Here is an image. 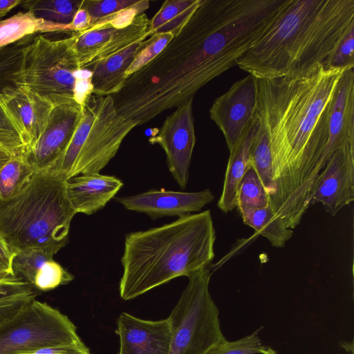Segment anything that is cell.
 <instances>
[{
	"instance_id": "2",
	"label": "cell",
	"mask_w": 354,
	"mask_h": 354,
	"mask_svg": "<svg viewBox=\"0 0 354 354\" xmlns=\"http://www.w3.org/2000/svg\"><path fill=\"white\" fill-rule=\"evenodd\" d=\"M354 28V0H287L237 66L257 79L327 68Z\"/></svg>"
},
{
	"instance_id": "7",
	"label": "cell",
	"mask_w": 354,
	"mask_h": 354,
	"mask_svg": "<svg viewBox=\"0 0 354 354\" xmlns=\"http://www.w3.org/2000/svg\"><path fill=\"white\" fill-rule=\"evenodd\" d=\"M211 275L206 267L188 277V283L168 317L172 329L169 354H206L225 339L218 309L209 291Z\"/></svg>"
},
{
	"instance_id": "27",
	"label": "cell",
	"mask_w": 354,
	"mask_h": 354,
	"mask_svg": "<svg viewBox=\"0 0 354 354\" xmlns=\"http://www.w3.org/2000/svg\"><path fill=\"white\" fill-rule=\"evenodd\" d=\"M82 3L79 0H25L21 1L19 5L37 18L71 25Z\"/></svg>"
},
{
	"instance_id": "30",
	"label": "cell",
	"mask_w": 354,
	"mask_h": 354,
	"mask_svg": "<svg viewBox=\"0 0 354 354\" xmlns=\"http://www.w3.org/2000/svg\"><path fill=\"white\" fill-rule=\"evenodd\" d=\"M174 37L172 32H154L142 41L131 64L126 71L127 80L158 55Z\"/></svg>"
},
{
	"instance_id": "12",
	"label": "cell",
	"mask_w": 354,
	"mask_h": 354,
	"mask_svg": "<svg viewBox=\"0 0 354 354\" xmlns=\"http://www.w3.org/2000/svg\"><path fill=\"white\" fill-rule=\"evenodd\" d=\"M81 115L77 104L54 106L41 136L21 154L25 161L36 171L51 169L66 151Z\"/></svg>"
},
{
	"instance_id": "35",
	"label": "cell",
	"mask_w": 354,
	"mask_h": 354,
	"mask_svg": "<svg viewBox=\"0 0 354 354\" xmlns=\"http://www.w3.org/2000/svg\"><path fill=\"white\" fill-rule=\"evenodd\" d=\"M14 354H91L84 343L80 344H61L48 346Z\"/></svg>"
},
{
	"instance_id": "31",
	"label": "cell",
	"mask_w": 354,
	"mask_h": 354,
	"mask_svg": "<svg viewBox=\"0 0 354 354\" xmlns=\"http://www.w3.org/2000/svg\"><path fill=\"white\" fill-rule=\"evenodd\" d=\"M258 330L240 339H226L212 348L206 354H257L266 348L258 335Z\"/></svg>"
},
{
	"instance_id": "8",
	"label": "cell",
	"mask_w": 354,
	"mask_h": 354,
	"mask_svg": "<svg viewBox=\"0 0 354 354\" xmlns=\"http://www.w3.org/2000/svg\"><path fill=\"white\" fill-rule=\"evenodd\" d=\"M82 343L75 326L66 315L37 299L0 330V354Z\"/></svg>"
},
{
	"instance_id": "39",
	"label": "cell",
	"mask_w": 354,
	"mask_h": 354,
	"mask_svg": "<svg viewBox=\"0 0 354 354\" xmlns=\"http://www.w3.org/2000/svg\"><path fill=\"white\" fill-rule=\"evenodd\" d=\"M12 155L0 147V169L10 160Z\"/></svg>"
},
{
	"instance_id": "26",
	"label": "cell",
	"mask_w": 354,
	"mask_h": 354,
	"mask_svg": "<svg viewBox=\"0 0 354 354\" xmlns=\"http://www.w3.org/2000/svg\"><path fill=\"white\" fill-rule=\"evenodd\" d=\"M33 35L0 48V93L22 85L25 49Z\"/></svg>"
},
{
	"instance_id": "19",
	"label": "cell",
	"mask_w": 354,
	"mask_h": 354,
	"mask_svg": "<svg viewBox=\"0 0 354 354\" xmlns=\"http://www.w3.org/2000/svg\"><path fill=\"white\" fill-rule=\"evenodd\" d=\"M140 42L127 46L95 64L88 70L93 94L113 96L121 91L127 80L126 71L131 64Z\"/></svg>"
},
{
	"instance_id": "25",
	"label": "cell",
	"mask_w": 354,
	"mask_h": 354,
	"mask_svg": "<svg viewBox=\"0 0 354 354\" xmlns=\"http://www.w3.org/2000/svg\"><path fill=\"white\" fill-rule=\"evenodd\" d=\"M200 0H166L149 22L154 32H172L175 35L196 10Z\"/></svg>"
},
{
	"instance_id": "6",
	"label": "cell",
	"mask_w": 354,
	"mask_h": 354,
	"mask_svg": "<svg viewBox=\"0 0 354 354\" xmlns=\"http://www.w3.org/2000/svg\"><path fill=\"white\" fill-rule=\"evenodd\" d=\"M75 42L74 32L59 39L33 37L24 52L22 86L53 106H82L92 93L91 72L81 69Z\"/></svg>"
},
{
	"instance_id": "16",
	"label": "cell",
	"mask_w": 354,
	"mask_h": 354,
	"mask_svg": "<svg viewBox=\"0 0 354 354\" xmlns=\"http://www.w3.org/2000/svg\"><path fill=\"white\" fill-rule=\"evenodd\" d=\"M118 354H169L172 329L169 319L145 320L122 313L117 321Z\"/></svg>"
},
{
	"instance_id": "37",
	"label": "cell",
	"mask_w": 354,
	"mask_h": 354,
	"mask_svg": "<svg viewBox=\"0 0 354 354\" xmlns=\"http://www.w3.org/2000/svg\"><path fill=\"white\" fill-rule=\"evenodd\" d=\"M15 254V252L0 236V267L13 273L12 261Z\"/></svg>"
},
{
	"instance_id": "11",
	"label": "cell",
	"mask_w": 354,
	"mask_h": 354,
	"mask_svg": "<svg viewBox=\"0 0 354 354\" xmlns=\"http://www.w3.org/2000/svg\"><path fill=\"white\" fill-rule=\"evenodd\" d=\"M257 97V78L249 74L216 97L209 109V117L222 131L230 151L238 145L254 120Z\"/></svg>"
},
{
	"instance_id": "23",
	"label": "cell",
	"mask_w": 354,
	"mask_h": 354,
	"mask_svg": "<svg viewBox=\"0 0 354 354\" xmlns=\"http://www.w3.org/2000/svg\"><path fill=\"white\" fill-rule=\"evenodd\" d=\"M239 212L243 223L266 237L273 247H283L293 235V231L275 215L270 205L263 208Z\"/></svg>"
},
{
	"instance_id": "22",
	"label": "cell",
	"mask_w": 354,
	"mask_h": 354,
	"mask_svg": "<svg viewBox=\"0 0 354 354\" xmlns=\"http://www.w3.org/2000/svg\"><path fill=\"white\" fill-rule=\"evenodd\" d=\"M37 293L32 286L16 276L0 283V330L36 299Z\"/></svg>"
},
{
	"instance_id": "34",
	"label": "cell",
	"mask_w": 354,
	"mask_h": 354,
	"mask_svg": "<svg viewBox=\"0 0 354 354\" xmlns=\"http://www.w3.org/2000/svg\"><path fill=\"white\" fill-rule=\"evenodd\" d=\"M329 68H354V28L344 37L335 50Z\"/></svg>"
},
{
	"instance_id": "29",
	"label": "cell",
	"mask_w": 354,
	"mask_h": 354,
	"mask_svg": "<svg viewBox=\"0 0 354 354\" xmlns=\"http://www.w3.org/2000/svg\"><path fill=\"white\" fill-rule=\"evenodd\" d=\"M268 205L270 197L256 171L250 167L238 187L236 207L241 212L263 208Z\"/></svg>"
},
{
	"instance_id": "5",
	"label": "cell",
	"mask_w": 354,
	"mask_h": 354,
	"mask_svg": "<svg viewBox=\"0 0 354 354\" xmlns=\"http://www.w3.org/2000/svg\"><path fill=\"white\" fill-rule=\"evenodd\" d=\"M137 124L120 115L112 96L91 93L61 158L49 170L65 180L81 174L100 173L115 156Z\"/></svg>"
},
{
	"instance_id": "18",
	"label": "cell",
	"mask_w": 354,
	"mask_h": 354,
	"mask_svg": "<svg viewBox=\"0 0 354 354\" xmlns=\"http://www.w3.org/2000/svg\"><path fill=\"white\" fill-rule=\"evenodd\" d=\"M122 186L115 176L86 173L66 180V192L76 214L91 215L102 209Z\"/></svg>"
},
{
	"instance_id": "1",
	"label": "cell",
	"mask_w": 354,
	"mask_h": 354,
	"mask_svg": "<svg viewBox=\"0 0 354 354\" xmlns=\"http://www.w3.org/2000/svg\"><path fill=\"white\" fill-rule=\"evenodd\" d=\"M347 69L317 65L301 74L257 79L255 113L267 130L272 158L270 205L289 229L310 206L316 178L326 164L332 105Z\"/></svg>"
},
{
	"instance_id": "21",
	"label": "cell",
	"mask_w": 354,
	"mask_h": 354,
	"mask_svg": "<svg viewBox=\"0 0 354 354\" xmlns=\"http://www.w3.org/2000/svg\"><path fill=\"white\" fill-rule=\"evenodd\" d=\"M73 32L71 24L62 25L37 18L30 12H19L0 21V48L35 34Z\"/></svg>"
},
{
	"instance_id": "38",
	"label": "cell",
	"mask_w": 354,
	"mask_h": 354,
	"mask_svg": "<svg viewBox=\"0 0 354 354\" xmlns=\"http://www.w3.org/2000/svg\"><path fill=\"white\" fill-rule=\"evenodd\" d=\"M21 0H0V18L19 6Z\"/></svg>"
},
{
	"instance_id": "36",
	"label": "cell",
	"mask_w": 354,
	"mask_h": 354,
	"mask_svg": "<svg viewBox=\"0 0 354 354\" xmlns=\"http://www.w3.org/2000/svg\"><path fill=\"white\" fill-rule=\"evenodd\" d=\"M91 26V19L87 11L82 6L77 10L71 23L73 32L83 31Z\"/></svg>"
},
{
	"instance_id": "13",
	"label": "cell",
	"mask_w": 354,
	"mask_h": 354,
	"mask_svg": "<svg viewBox=\"0 0 354 354\" xmlns=\"http://www.w3.org/2000/svg\"><path fill=\"white\" fill-rule=\"evenodd\" d=\"M354 201V143L339 148L327 161L316 178L310 205H323L335 216Z\"/></svg>"
},
{
	"instance_id": "28",
	"label": "cell",
	"mask_w": 354,
	"mask_h": 354,
	"mask_svg": "<svg viewBox=\"0 0 354 354\" xmlns=\"http://www.w3.org/2000/svg\"><path fill=\"white\" fill-rule=\"evenodd\" d=\"M37 171L21 155L12 156L0 169V199L18 194Z\"/></svg>"
},
{
	"instance_id": "15",
	"label": "cell",
	"mask_w": 354,
	"mask_h": 354,
	"mask_svg": "<svg viewBox=\"0 0 354 354\" xmlns=\"http://www.w3.org/2000/svg\"><path fill=\"white\" fill-rule=\"evenodd\" d=\"M214 199V194L209 189L196 192L149 190L135 196L115 198L126 209L146 214L153 219L162 216L180 217L199 212Z\"/></svg>"
},
{
	"instance_id": "10",
	"label": "cell",
	"mask_w": 354,
	"mask_h": 354,
	"mask_svg": "<svg viewBox=\"0 0 354 354\" xmlns=\"http://www.w3.org/2000/svg\"><path fill=\"white\" fill-rule=\"evenodd\" d=\"M194 97L181 104L165 120L149 142L165 151L171 176L182 189L187 187L189 168L196 142L193 117Z\"/></svg>"
},
{
	"instance_id": "9",
	"label": "cell",
	"mask_w": 354,
	"mask_h": 354,
	"mask_svg": "<svg viewBox=\"0 0 354 354\" xmlns=\"http://www.w3.org/2000/svg\"><path fill=\"white\" fill-rule=\"evenodd\" d=\"M149 22L145 13L122 28L101 19L86 30L74 32L75 48L81 69L88 71L99 62L150 37L153 32Z\"/></svg>"
},
{
	"instance_id": "3",
	"label": "cell",
	"mask_w": 354,
	"mask_h": 354,
	"mask_svg": "<svg viewBox=\"0 0 354 354\" xmlns=\"http://www.w3.org/2000/svg\"><path fill=\"white\" fill-rule=\"evenodd\" d=\"M216 232L209 210L125 236L119 291L124 300L207 267L214 257Z\"/></svg>"
},
{
	"instance_id": "17",
	"label": "cell",
	"mask_w": 354,
	"mask_h": 354,
	"mask_svg": "<svg viewBox=\"0 0 354 354\" xmlns=\"http://www.w3.org/2000/svg\"><path fill=\"white\" fill-rule=\"evenodd\" d=\"M53 256L42 248L18 251L12 259V272L37 291H48L68 283L74 277L54 261Z\"/></svg>"
},
{
	"instance_id": "40",
	"label": "cell",
	"mask_w": 354,
	"mask_h": 354,
	"mask_svg": "<svg viewBox=\"0 0 354 354\" xmlns=\"http://www.w3.org/2000/svg\"><path fill=\"white\" fill-rule=\"evenodd\" d=\"M15 275L9 270L0 267V283H2Z\"/></svg>"
},
{
	"instance_id": "32",
	"label": "cell",
	"mask_w": 354,
	"mask_h": 354,
	"mask_svg": "<svg viewBox=\"0 0 354 354\" xmlns=\"http://www.w3.org/2000/svg\"><path fill=\"white\" fill-rule=\"evenodd\" d=\"M138 0H83L82 6L87 11L91 26L99 19L128 8Z\"/></svg>"
},
{
	"instance_id": "4",
	"label": "cell",
	"mask_w": 354,
	"mask_h": 354,
	"mask_svg": "<svg viewBox=\"0 0 354 354\" xmlns=\"http://www.w3.org/2000/svg\"><path fill=\"white\" fill-rule=\"evenodd\" d=\"M75 214L66 180L50 170L37 171L18 194L0 199V236L15 252L42 248L55 255L68 243Z\"/></svg>"
},
{
	"instance_id": "33",
	"label": "cell",
	"mask_w": 354,
	"mask_h": 354,
	"mask_svg": "<svg viewBox=\"0 0 354 354\" xmlns=\"http://www.w3.org/2000/svg\"><path fill=\"white\" fill-rule=\"evenodd\" d=\"M0 147L12 156L21 155L26 151L19 133L0 106Z\"/></svg>"
},
{
	"instance_id": "14",
	"label": "cell",
	"mask_w": 354,
	"mask_h": 354,
	"mask_svg": "<svg viewBox=\"0 0 354 354\" xmlns=\"http://www.w3.org/2000/svg\"><path fill=\"white\" fill-rule=\"evenodd\" d=\"M0 106L19 133L26 150L41 136L53 107L22 85L0 93Z\"/></svg>"
},
{
	"instance_id": "20",
	"label": "cell",
	"mask_w": 354,
	"mask_h": 354,
	"mask_svg": "<svg viewBox=\"0 0 354 354\" xmlns=\"http://www.w3.org/2000/svg\"><path fill=\"white\" fill-rule=\"evenodd\" d=\"M259 126V120L254 114V120L238 145L230 151L223 191L218 201V207L227 213L236 207V194L239 185L249 167V153L251 143Z\"/></svg>"
},
{
	"instance_id": "24",
	"label": "cell",
	"mask_w": 354,
	"mask_h": 354,
	"mask_svg": "<svg viewBox=\"0 0 354 354\" xmlns=\"http://www.w3.org/2000/svg\"><path fill=\"white\" fill-rule=\"evenodd\" d=\"M257 117L259 126L251 143L249 167L256 171L270 201L274 194L272 153L267 130L261 119L258 115Z\"/></svg>"
},
{
	"instance_id": "41",
	"label": "cell",
	"mask_w": 354,
	"mask_h": 354,
	"mask_svg": "<svg viewBox=\"0 0 354 354\" xmlns=\"http://www.w3.org/2000/svg\"><path fill=\"white\" fill-rule=\"evenodd\" d=\"M261 354H277L275 351L270 347H266V349L261 351Z\"/></svg>"
}]
</instances>
